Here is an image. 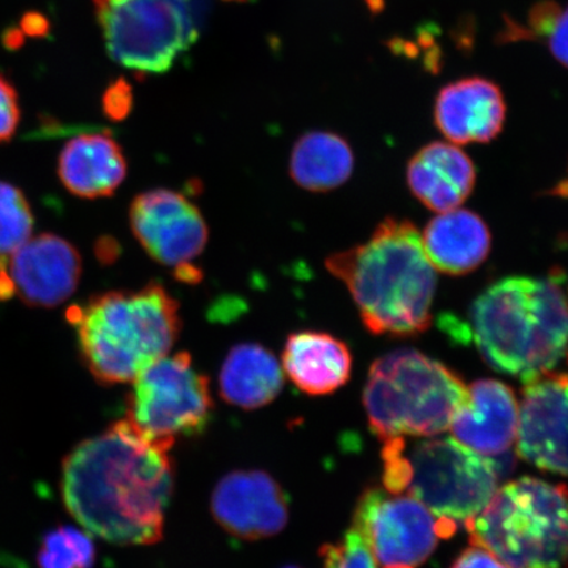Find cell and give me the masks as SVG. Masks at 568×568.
<instances>
[{
    "instance_id": "cell-1",
    "label": "cell",
    "mask_w": 568,
    "mask_h": 568,
    "mask_svg": "<svg viewBox=\"0 0 568 568\" xmlns=\"http://www.w3.org/2000/svg\"><path fill=\"white\" fill-rule=\"evenodd\" d=\"M126 420L75 447L63 462L62 496L84 529L115 545L159 542L174 486L170 449Z\"/></svg>"
},
{
    "instance_id": "cell-2",
    "label": "cell",
    "mask_w": 568,
    "mask_h": 568,
    "mask_svg": "<svg viewBox=\"0 0 568 568\" xmlns=\"http://www.w3.org/2000/svg\"><path fill=\"white\" fill-rule=\"evenodd\" d=\"M453 337L471 341L494 371L527 381L568 358V296L562 274L507 276L474 301L468 322L444 324Z\"/></svg>"
},
{
    "instance_id": "cell-3",
    "label": "cell",
    "mask_w": 568,
    "mask_h": 568,
    "mask_svg": "<svg viewBox=\"0 0 568 568\" xmlns=\"http://www.w3.org/2000/svg\"><path fill=\"white\" fill-rule=\"evenodd\" d=\"M325 266L345 283L373 335L416 337L429 329L436 268L409 220H383L365 244L331 255Z\"/></svg>"
},
{
    "instance_id": "cell-4",
    "label": "cell",
    "mask_w": 568,
    "mask_h": 568,
    "mask_svg": "<svg viewBox=\"0 0 568 568\" xmlns=\"http://www.w3.org/2000/svg\"><path fill=\"white\" fill-rule=\"evenodd\" d=\"M84 364L103 385H122L165 357L181 332L180 304L160 282L110 291L68 312Z\"/></svg>"
},
{
    "instance_id": "cell-5",
    "label": "cell",
    "mask_w": 568,
    "mask_h": 568,
    "mask_svg": "<svg viewBox=\"0 0 568 568\" xmlns=\"http://www.w3.org/2000/svg\"><path fill=\"white\" fill-rule=\"evenodd\" d=\"M467 400L468 387L456 372L414 349L376 359L364 390L368 425L383 442L438 436Z\"/></svg>"
},
{
    "instance_id": "cell-6",
    "label": "cell",
    "mask_w": 568,
    "mask_h": 568,
    "mask_svg": "<svg viewBox=\"0 0 568 568\" xmlns=\"http://www.w3.org/2000/svg\"><path fill=\"white\" fill-rule=\"evenodd\" d=\"M465 527L509 568H568V487L520 478L497 489Z\"/></svg>"
},
{
    "instance_id": "cell-7",
    "label": "cell",
    "mask_w": 568,
    "mask_h": 568,
    "mask_svg": "<svg viewBox=\"0 0 568 568\" xmlns=\"http://www.w3.org/2000/svg\"><path fill=\"white\" fill-rule=\"evenodd\" d=\"M382 458L388 493L414 496L437 517L454 523L477 516L497 491L495 462L454 437L410 445L406 437L390 438Z\"/></svg>"
},
{
    "instance_id": "cell-8",
    "label": "cell",
    "mask_w": 568,
    "mask_h": 568,
    "mask_svg": "<svg viewBox=\"0 0 568 568\" xmlns=\"http://www.w3.org/2000/svg\"><path fill=\"white\" fill-rule=\"evenodd\" d=\"M106 52L139 74H162L195 44L191 0H94Z\"/></svg>"
},
{
    "instance_id": "cell-9",
    "label": "cell",
    "mask_w": 568,
    "mask_h": 568,
    "mask_svg": "<svg viewBox=\"0 0 568 568\" xmlns=\"http://www.w3.org/2000/svg\"><path fill=\"white\" fill-rule=\"evenodd\" d=\"M125 420L153 442L174 445L207 426L213 402L209 379L189 353L153 362L133 382Z\"/></svg>"
},
{
    "instance_id": "cell-10",
    "label": "cell",
    "mask_w": 568,
    "mask_h": 568,
    "mask_svg": "<svg viewBox=\"0 0 568 568\" xmlns=\"http://www.w3.org/2000/svg\"><path fill=\"white\" fill-rule=\"evenodd\" d=\"M353 528L378 565L414 567L432 556L439 538L454 535L457 523L437 517L414 496L371 488L359 497Z\"/></svg>"
},
{
    "instance_id": "cell-11",
    "label": "cell",
    "mask_w": 568,
    "mask_h": 568,
    "mask_svg": "<svg viewBox=\"0 0 568 568\" xmlns=\"http://www.w3.org/2000/svg\"><path fill=\"white\" fill-rule=\"evenodd\" d=\"M130 224L144 251L163 266L191 264L209 243L201 210L173 190H151L134 197Z\"/></svg>"
},
{
    "instance_id": "cell-12",
    "label": "cell",
    "mask_w": 568,
    "mask_h": 568,
    "mask_svg": "<svg viewBox=\"0 0 568 568\" xmlns=\"http://www.w3.org/2000/svg\"><path fill=\"white\" fill-rule=\"evenodd\" d=\"M516 443L524 460L568 477V374L549 371L524 381Z\"/></svg>"
},
{
    "instance_id": "cell-13",
    "label": "cell",
    "mask_w": 568,
    "mask_h": 568,
    "mask_svg": "<svg viewBox=\"0 0 568 568\" xmlns=\"http://www.w3.org/2000/svg\"><path fill=\"white\" fill-rule=\"evenodd\" d=\"M211 508L223 529L251 541L278 535L288 520L287 496L262 471L226 475L213 491Z\"/></svg>"
},
{
    "instance_id": "cell-14",
    "label": "cell",
    "mask_w": 568,
    "mask_h": 568,
    "mask_svg": "<svg viewBox=\"0 0 568 568\" xmlns=\"http://www.w3.org/2000/svg\"><path fill=\"white\" fill-rule=\"evenodd\" d=\"M82 275L77 248L55 234L32 237L11 254L13 293L31 307L52 308L75 293Z\"/></svg>"
},
{
    "instance_id": "cell-15",
    "label": "cell",
    "mask_w": 568,
    "mask_h": 568,
    "mask_svg": "<svg viewBox=\"0 0 568 568\" xmlns=\"http://www.w3.org/2000/svg\"><path fill=\"white\" fill-rule=\"evenodd\" d=\"M506 115L501 90L486 78H465L447 84L435 103L438 131L457 144L493 141L503 131Z\"/></svg>"
},
{
    "instance_id": "cell-16",
    "label": "cell",
    "mask_w": 568,
    "mask_h": 568,
    "mask_svg": "<svg viewBox=\"0 0 568 568\" xmlns=\"http://www.w3.org/2000/svg\"><path fill=\"white\" fill-rule=\"evenodd\" d=\"M453 436L481 456H500L516 442L518 400L514 389L495 379L468 387V400L450 425Z\"/></svg>"
},
{
    "instance_id": "cell-17",
    "label": "cell",
    "mask_w": 568,
    "mask_h": 568,
    "mask_svg": "<svg viewBox=\"0 0 568 568\" xmlns=\"http://www.w3.org/2000/svg\"><path fill=\"white\" fill-rule=\"evenodd\" d=\"M407 182L426 209L443 213L458 209L471 195L477 169L462 149L436 141L409 160Z\"/></svg>"
},
{
    "instance_id": "cell-18",
    "label": "cell",
    "mask_w": 568,
    "mask_h": 568,
    "mask_svg": "<svg viewBox=\"0 0 568 568\" xmlns=\"http://www.w3.org/2000/svg\"><path fill=\"white\" fill-rule=\"evenodd\" d=\"M126 172L123 149L109 132L83 133L71 139L59 159L63 186L82 199L112 196Z\"/></svg>"
},
{
    "instance_id": "cell-19",
    "label": "cell",
    "mask_w": 568,
    "mask_h": 568,
    "mask_svg": "<svg viewBox=\"0 0 568 568\" xmlns=\"http://www.w3.org/2000/svg\"><path fill=\"white\" fill-rule=\"evenodd\" d=\"M423 247L433 267L447 275L478 268L491 251L485 220L468 210H452L433 217L423 232Z\"/></svg>"
},
{
    "instance_id": "cell-20",
    "label": "cell",
    "mask_w": 568,
    "mask_h": 568,
    "mask_svg": "<svg viewBox=\"0 0 568 568\" xmlns=\"http://www.w3.org/2000/svg\"><path fill=\"white\" fill-rule=\"evenodd\" d=\"M282 358L284 373L308 395L335 393L351 378L353 358L349 347L328 333H294L284 345Z\"/></svg>"
},
{
    "instance_id": "cell-21",
    "label": "cell",
    "mask_w": 568,
    "mask_h": 568,
    "mask_svg": "<svg viewBox=\"0 0 568 568\" xmlns=\"http://www.w3.org/2000/svg\"><path fill=\"white\" fill-rule=\"evenodd\" d=\"M283 379L272 352L257 344H241L226 355L220 372V394L232 406L257 409L280 395Z\"/></svg>"
},
{
    "instance_id": "cell-22",
    "label": "cell",
    "mask_w": 568,
    "mask_h": 568,
    "mask_svg": "<svg viewBox=\"0 0 568 568\" xmlns=\"http://www.w3.org/2000/svg\"><path fill=\"white\" fill-rule=\"evenodd\" d=\"M354 153L339 134L312 131L295 142L290 158V174L297 186L312 193L336 190L349 180Z\"/></svg>"
},
{
    "instance_id": "cell-23",
    "label": "cell",
    "mask_w": 568,
    "mask_h": 568,
    "mask_svg": "<svg viewBox=\"0 0 568 568\" xmlns=\"http://www.w3.org/2000/svg\"><path fill=\"white\" fill-rule=\"evenodd\" d=\"M94 562V544L74 528H59L49 532L39 552L41 568H91Z\"/></svg>"
},
{
    "instance_id": "cell-24",
    "label": "cell",
    "mask_w": 568,
    "mask_h": 568,
    "mask_svg": "<svg viewBox=\"0 0 568 568\" xmlns=\"http://www.w3.org/2000/svg\"><path fill=\"white\" fill-rule=\"evenodd\" d=\"M33 215L21 191L0 182V255H11L31 239Z\"/></svg>"
},
{
    "instance_id": "cell-25",
    "label": "cell",
    "mask_w": 568,
    "mask_h": 568,
    "mask_svg": "<svg viewBox=\"0 0 568 568\" xmlns=\"http://www.w3.org/2000/svg\"><path fill=\"white\" fill-rule=\"evenodd\" d=\"M322 558L324 568H378L365 538L355 528L341 541L324 546Z\"/></svg>"
},
{
    "instance_id": "cell-26",
    "label": "cell",
    "mask_w": 568,
    "mask_h": 568,
    "mask_svg": "<svg viewBox=\"0 0 568 568\" xmlns=\"http://www.w3.org/2000/svg\"><path fill=\"white\" fill-rule=\"evenodd\" d=\"M20 122L19 98L16 88L0 75V142L10 141Z\"/></svg>"
},
{
    "instance_id": "cell-27",
    "label": "cell",
    "mask_w": 568,
    "mask_h": 568,
    "mask_svg": "<svg viewBox=\"0 0 568 568\" xmlns=\"http://www.w3.org/2000/svg\"><path fill=\"white\" fill-rule=\"evenodd\" d=\"M560 7L552 0L537 3L529 12V30L524 32V39L548 38L559 17Z\"/></svg>"
},
{
    "instance_id": "cell-28",
    "label": "cell",
    "mask_w": 568,
    "mask_h": 568,
    "mask_svg": "<svg viewBox=\"0 0 568 568\" xmlns=\"http://www.w3.org/2000/svg\"><path fill=\"white\" fill-rule=\"evenodd\" d=\"M133 104L132 90L124 81H118L106 89L103 97L105 116L115 122L123 120L130 113Z\"/></svg>"
},
{
    "instance_id": "cell-29",
    "label": "cell",
    "mask_w": 568,
    "mask_h": 568,
    "mask_svg": "<svg viewBox=\"0 0 568 568\" xmlns=\"http://www.w3.org/2000/svg\"><path fill=\"white\" fill-rule=\"evenodd\" d=\"M452 568H509L499 558L481 546L467 548L453 564Z\"/></svg>"
},
{
    "instance_id": "cell-30",
    "label": "cell",
    "mask_w": 568,
    "mask_h": 568,
    "mask_svg": "<svg viewBox=\"0 0 568 568\" xmlns=\"http://www.w3.org/2000/svg\"><path fill=\"white\" fill-rule=\"evenodd\" d=\"M549 49L556 60L568 68V7L559 17L548 34Z\"/></svg>"
},
{
    "instance_id": "cell-31",
    "label": "cell",
    "mask_w": 568,
    "mask_h": 568,
    "mask_svg": "<svg viewBox=\"0 0 568 568\" xmlns=\"http://www.w3.org/2000/svg\"><path fill=\"white\" fill-rule=\"evenodd\" d=\"M23 24L26 27V31L31 34H42L48 30V23L44 18L34 16V13L28 16L24 19Z\"/></svg>"
},
{
    "instance_id": "cell-32",
    "label": "cell",
    "mask_w": 568,
    "mask_h": 568,
    "mask_svg": "<svg viewBox=\"0 0 568 568\" xmlns=\"http://www.w3.org/2000/svg\"><path fill=\"white\" fill-rule=\"evenodd\" d=\"M554 193L559 196L568 197V175L566 180L558 184L557 189H554Z\"/></svg>"
},
{
    "instance_id": "cell-33",
    "label": "cell",
    "mask_w": 568,
    "mask_h": 568,
    "mask_svg": "<svg viewBox=\"0 0 568 568\" xmlns=\"http://www.w3.org/2000/svg\"><path fill=\"white\" fill-rule=\"evenodd\" d=\"M368 6L372 7L374 11H379L383 9V0H367Z\"/></svg>"
},
{
    "instance_id": "cell-34",
    "label": "cell",
    "mask_w": 568,
    "mask_h": 568,
    "mask_svg": "<svg viewBox=\"0 0 568 568\" xmlns=\"http://www.w3.org/2000/svg\"><path fill=\"white\" fill-rule=\"evenodd\" d=\"M383 568H414L412 566H390V567H383Z\"/></svg>"
},
{
    "instance_id": "cell-35",
    "label": "cell",
    "mask_w": 568,
    "mask_h": 568,
    "mask_svg": "<svg viewBox=\"0 0 568 568\" xmlns=\"http://www.w3.org/2000/svg\"><path fill=\"white\" fill-rule=\"evenodd\" d=\"M287 568H297V567H287Z\"/></svg>"
}]
</instances>
